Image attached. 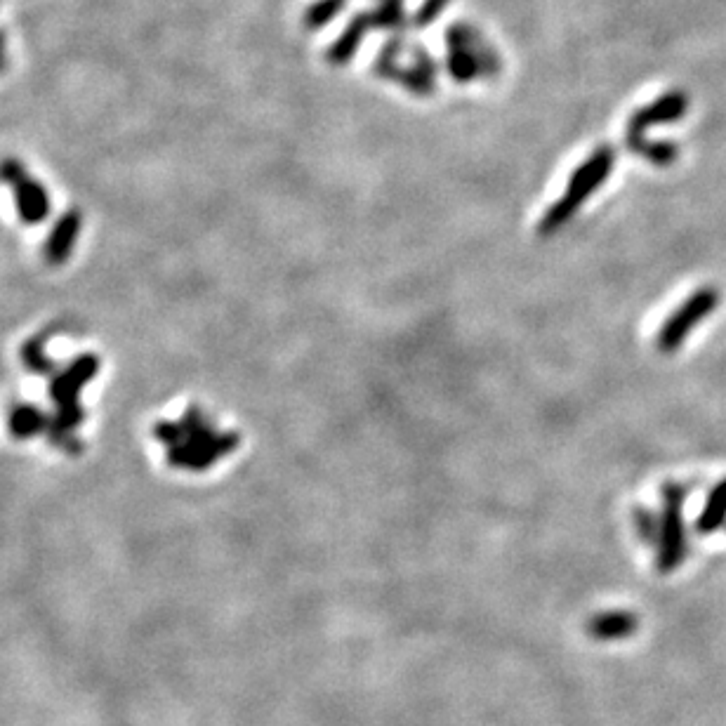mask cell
I'll use <instances>...</instances> for the list:
<instances>
[{
  "instance_id": "obj_10",
  "label": "cell",
  "mask_w": 726,
  "mask_h": 726,
  "mask_svg": "<svg viewBox=\"0 0 726 726\" xmlns=\"http://www.w3.org/2000/svg\"><path fill=\"white\" fill-rule=\"evenodd\" d=\"M50 415H45L41 408L33 404H17L10 408L8 429L17 441H29L33 437L50 432Z\"/></svg>"
},
{
  "instance_id": "obj_6",
  "label": "cell",
  "mask_w": 726,
  "mask_h": 726,
  "mask_svg": "<svg viewBox=\"0 0 726 726\" xmlns=\"http://www.w3.org/2000/svg\"><path fill=\"white\" fill-rule=\"evenodd\" d=\"M0 184L15 191L17 215L24 224H41L50 215V196L41 182L29 175L17 158H3L0 161Z\"/></svg>"
},
{
  "instance_id": "obj_4",
  "label": "cell",
  "mask_w": 726,
  "mask_h": 726,
  "mask_svg": "<svg viewBox=\"0 0 726 726\" xmlns=\"http://www.w3.org/2000/svg\"><path fill=\"white\" fill-rule=\"evenodd\" d=\"M241 446L239 432H217L215 425H210L201 432L189 434L182 444L168 448V465L177 470L203 472L220 462L224 455L234 453Z\"/></svg>"
},
{
  "instance_id": "obj_13",
  "label": "cell",
  "mask_w": 726,
  "mask_h": 726,
  "mask_svg": "<svg viewBox=\"0 0 726 726\" xmlns=\"http://www.w3.org/2000/svg\"><path fill=\"white\" fill-rule=\"evenodd\" d=\"M726 524V477L719 484L712 486L705 500L701 517L696 521V528L701 536H712Z\"/></svg>"
},
{
  "instance_id": "obj_12",
  "label": "cell",
  "mask_w": 726,
  "mask_h": 726,
  "mask_svg": "<svg viewBox=\"0 0 726 726\" xmlns=\"http://www.w3.org/2000/svg\"><path fill=\"white\" fill-rule=\"evenodd\" d=\"M373 29V22H371V12H361V15H356L352 22L347 24V29L342 31V36L335 41L333 48L328 50V59L333 64H347L349 59L354 57V52L359 50V43L363 38V33H368Z\"/></svg>"
},
{
  "instance_id": "obj_20",
  "label": "cell",
  "mask_w": 726,
  "mask_h": 726,
  "mask_svg": "<svg viewBox=\"0 0 726 726\" xmlns=\"http://www.w3.org/2000/svg\"><path fill=\"white\" fill-rule=\"evenodd\" d=\"M446 5H448V0H425L413 17L415 29H425V26L432 24L434 19H437L441 12L446 10Z\"/></svg>"
},
{
  "instance_id": "obj_19",
  "label": "cell",
  "mask_w": 726,
  "mask_h": 726,
  "mask_svg": "<svg viewBox=\"0 0 726 726\" xmlns=\"http://www.w3.org/2000/svg\"><path fill=\"white\" fill-rule=\"evenodd\" d=\"M154 439L161 441L168 448H173L177 444H182L187 439L184 429L180 425V420H161L154 425Z\"/></svg>"
},
{
  "instance_id": "obj_3",
  "label": "cell",
  "mask_w": 726,
  "mask_h": 726,
  "mask_svg": "<svg viewBox=\"0 0 726 726\" xmlns=\"http://www.w3.org/2000/svg\"><path fill=\"white\" fill-rule=\"evenodd\" d=\"M448 43V74L455 83H470L477 76H495L500 71V59L472 26L455 24L446 31Z\"/></svg>"
},
{
  "instance_id": "obj_9",
  "label": "cell",
  "mask_w": 726,
  "mask_h": 726,
  "mask_svg": "<svg viewBox=\"0 0 726 726\" xmlns=\"http://www.w3.org/2000/svg\"><path fill=\"white\" fill-rule=\"evenodd\" d=\"M83 227V215L81 210L71 208L59 217L55 227L48 234V239L43 243V260L50 264V267H59V264L69 262L71 253H74V246L78 241V234H81Z\"/></svg>"
},
{
  "instance_id": "obj_8",
  "label": "cell",
  "mask_w": 726,
  "mask_h": 726,
  "mask_svg": "<svg viewBox=\"0 0 726 726\" xmlns=\"http://www.w3.org/2000/svg\"><path fill=\"white\" fill-rule=\"evenodd\" d=\"M686 111H689V97H686L684 92L672 90L668 95H660L656 102L646 104V107L637 109L635 114L630 116V121H627L625 142L639 140V137H644L646 130L656 128V125L677 123L679 118H684Z\"/></svg>"
},
{
  "instance_id": "obj_14",
  "label": "cell",
  "mask_w": 726,
  "mask_h": 726,
  "mask_svg": "<svg viewBox=\"0 0 726 726\" xmlns=\"http://www.w3.org/2000/svg\"><path fill=\"white\" fill-rule=\"evenodd\" d=\"M627 149L635 151L637 156H642L644 161H649L656 168H668L679 158V147L675 142H649L646 137H639V140L625 142Z\"/></svg>"
},
{
  "instance_id": "obj_1",
  "label": "cell",
  "mask_w": 726,
  "mask_h": 726,
  "mask_svg": "<svg viewBox=\"0 0 726 726\" xmlns=\"http://www.w3.org/2000/svg\"><path fill=\"white\" fill-rule=\"evenodd\" d=\"M613 165H616V149L604 144L597 151H592L585 163L578 165L576 173L571 175L569 184H566L564 194L554 206L547 208L543 220L538 224L540 236H552L564 227L566 222L573 220L583 203L597 191L602 184L609 180Z\"/></svg>"
},
{
  "instance_id": "obj_15",
  "label": "cell",
  "mask_w": 726,
  "mask_h": 726,
  "mask_svg": "<svg viewBox=\"0 0 726 726\" xmlns=\"http://www.w3.org/2000/svg\"><path fill=\"white\" fill-rule=\"evenodd\" d=\"M22 361L31 373H38V375H55L57 373V361L50 359L48 352H45V345L41 338H33L29 342H24Z\"/></svg>"
},
{
  "instance_id": "obj_2",
  "label": "cell",
  "mask_w": 726,
  "mask_h": 726,
  "mask_svg": "<svg viewBox=\"0 0 726 726\" xmlns=\"http://www.w3.org/2000/svg\"><path fill=\"white\" fill-rule=\"evenodd\" d=\"M691 488L679 481H668L660 488V540H658V569L663 573L675 571L689 554V538L684 526V500Z\"/></svg>"
},
{
  "instance_id": "obj_18",
  "label": "cell",
  "mask_w": 726,
  "mask_h": 726,
  "mask_svg": "<svg viewBox=\"0 0 726 726\" xmlns=\"http://www.w3.org/2000/svg\"><path fill=\"white\" fill-rule=\"evenodd\" d=\"M635 526L639 531V536L646 545H656L660 540V514L644 510V507H635Z\"/></svg>"
},
{
  "instance_id": "obj_5",
  "label": "cell",
  "mask_w": 726,
  "mask_h": 726,
  "mask_svg": "<svg viewBox=\"0 0 726 726\" xmlns=\"http://www.w3.org/2000/svg\"><path fill=\"white\" fill-rule=\"evenodd\" d=\"M719 307V290L715 286H703L696 293L686 297L675 312L665 319L663 326L658 330L656 347L660 354H675L682 349L686 338L696 330L701 321L715 314Z\"/></svg>"
},
{
  "instance_id": "obj_11",
  "label": "cell",
  "mask_w": 726,
  "mask_h": 726,
  "mask_svg": "<svg viewBox=\"0 0 726 726\" xmlns=\"http://www.w3.org/2000/svg\"><path fill=\"white\" fill-rule=\"evenodd\" d=\"M387 78H394L415 95H429L434 90V62L425 50H415L413 69H389Z\"/></svg>"
},
{
  "instance_id": "obj_21",
  "label": "cell",
  "mask_w": 726,
  "mask_h": 726,
  "mask_svg": "<svg viewBox=\"0 0 726 726\" xmlns=\"http://www.w3.org/2000/svg\"><path fill=\"white\" fill-rule=\"evenodd\" d=\"M5 62H8V59H5V36L3 31H0V71L5 69Z\"/></svg>"
},
{
  "instance_id": "obj_17",
  "label": "cell",
  "mask_w": 726,
  "mask_h": 726,
  "mask_svg": "<svg viewBox=\"0 0 726 726\" xmlns=\"http://www.w3.org/2000/svg\"><path fill=\"white\" fill-rule=\"evenodd\" d=\"M373 29H394L404 24V0H380V8L371 12Z\"/></svg>"
},
{
  "instance_id": "obj_16",
  "label": "cell",
  "mask_w": 726,
  "mask_h": 726,
  "mask_svg": "<svg viewBox=\"0 0 726 726\" xmlns=\"http://www.w3.org/2000/svg\"><path fill=\"white\" fill-rule=\"evenodd\" d=\"M345 8V0H316L314 5H309L305 12V26L307 29H321L326 26L330 19L340 15V10Z\"/></svg>"
},
{
  "instance_id": "obj_7",
  "label": "cell",
  "mask_w": 726,
  "mask_h": 726,
  "mask_svg": "<svg viewBox=\"0 0 726 726\" xmlns=\"http://www.w3.org/2000/svg\"><path fill=\"white\" fill-rule=\"evenodd\" d=\"M99 373V359L95 354H81L76 356L64 371L52 375L50 382V396L55 401L57 411H74V408H81L78 404V396L88 382Z\"/></svg>"
}]
</instances>
